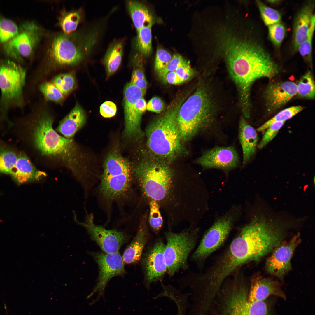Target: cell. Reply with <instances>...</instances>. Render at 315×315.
<instances>
[{"mask_svg": "<svg viewBox=\"0 0 315 315\" xmlns=\"http://www.w3.org/2000/svg\"><path fill=\"white\" fill-rule=\"evenodd\" d=\"M225 289L228 294L222 315H270L267 304L264 301H251L243 273L234 272Z\"/></svg>", "mask_w": 315, "mask_h": 315, "instance_id": "obj_8", "label": "cell"}, {"mask_svg": "<svg viewBox=\"0 0 315 315\" xmlns=\"http://www.w3.org/2000/svg\"><path fill=\"white\" fill-rule=\"evenodd\" d=\"M26 75L25 70L18 64L0 60V106L4 115L10 109L22 105Z\"/></svg>", "mask_w": 315, "mask_h": 315, "instance_id": "obj_9", "label": "cell"}, {"mask_svg": "<svg viewBox=\"0 0 315 315\" xmlns=\"http://www.w3.org/2000/svg\"><path fill=\"white\" fill-rule=\"evenodd\" d=\"M40 90L47 100L60 103L64 99V96L52 83L46 82L40 86Z\"/></svg>", "mask_w": 315, "mask_h": 315, "instance_id": "obj_40", "label": "cell"}, {"mask_svg": "<svg viewBox=\"0 0 315 315\" xmlns=\"http://www.w3.org/2000/svg\"><path fill=\"white\" fill-rule=\"evenodd\" d=\"M187 62L186 60L179 54H174L160 78L162 79L168 72L175 71L178 68L185 64Z\"/></svg>", "mask_w": 315, "mask_h": 315, "instance_id": "obj_44", "label": "cell"}, {"mask_svg": "<svg viewBox=\"0 0 315 315\" xmlns=\"http://www.w3.org/2000/svg\"><path fill=\"white\" fill-rule=\"evenodd\" d=\"M152 25L144 27L137 31L136 47L142 56H148L151 52Z\"/></svg>", "mask_w": 315, "mask_h": 315, "instance_id": "obj_30", "label": "cell"}, {"mask_svg": "<svg viewBox=\"0 0 315 315\" xmlns=\"http://www.w3.org/2000/svg\"><path fill=\"white\" fill-rule=\"evenodd\" d=\"M164 107L162 101L160 98L155 97L152 98L148 102L147 104L146 110L159 113L163 110Z\"/></svg>", "mask_w": 315, "mask_h": 315, "instance_id": "obj_47", "label": "cell"}, {"mask_svg": "<svg viewBox=\"0 0 315 315\" xmlns=\"http://www.w3.org/2000/svg\"><path fill=\"white\" fill-rule=\"evenodd\" d=\"M36 119L32 134L35 147L44 155L60 161L82 181L81 156L73 139L60 135L53 129V118L47 113Z\"/></svg>", "mask_w": 315, "mask_h": 315, "instance_id": "obj_4", "label": "cell"}, {"mask_svg": "<svg viewBox=\"0 0 315 315\" xmlns=\"http://www.w3.org/2000/svg\"><path fill=\"white\" fill-rule=\"evenodd\" d=\"M148 202L150 209L148 219L149 224L153 232L157 234L162 226V217L160 206L157 202L153 200H150Z\"/></svg>", "mask_w": 315, "mask_h": 315, "instance_id": "obj_36", "label": "cell"}, {"mask_svg": "<svg viewBox=\"0 0 315 315\" xmlns=\"http://www.w3.org/2000/svg\"><path fill=\"white\" fill-rule=\"evenodd\" d=\"M19 27L9 19L0 17V43L4 44L18 32Z\"/></svg>", "mask_w": 315, "mask_h": 315, "instance_id": "obj_35", "label": "cell"}, {"mask_svg": "<svg viewBox=\"0 0 315 315\" xmlns=\"http://www.w3.org/2000/svg\"><path fill=\"white\" fill-rule=\"evenodd\" d=\"M183 102L182 99L172 103L146 131L147 146L150 152L158 160L166 163L186 152L176 122L177 113Z\"/></svg>", "mask_w": 315, "mask_h": 315, "instance_id": "obj_5", "label": "cell"}, {"mask_svg": "<svg viewBox=\"0 0 315 315\" xmlns=\"http://www.w3.org/2000/svg\"><path fill=\"white\" fill-rule=\"evenodd\" d=\"M239 138L242 150L243 164H245L256 152L258 136L255 129L243 116L239 121Z\"/></svg>", "mask_w": 315, "mask_h": 315, "instance_id": "obj_23", "label": "cell"}, {"mask_svg": "<svg viewBox=\"0 0 315 315\" xmlns=\"http://www.w3.org/2000/svg\"><path fill=\"white\" fill-rule=\"evenodd\" d=\"M116 104L110 101H106L103 103L100 107V113L104 117L109 118L114 116L117 112Z\"/></svg>", "mask_w": 315, "mask_h": 315, "instance_id": "obj_45", "label": "cell"}, {"mask_svg": "<svg viewBox=\"0 0 315 315\" xmlns=\"http://www.w3.org/2000/svg\"><path fill=\"white\" fill-rule=\"evenodd\" d=\"M296 95L298 96L311 99L314 98V81L310 72H308L303 75L296 84Z\"/></svg>", "mask_w": 315, "mask_h": 315, "instance_id": "obj_31", "label": "cell"}, {"mask_svg": "<svg viewBox=\"0 0 315 315\" xmlns=\"http://www.w3.org/2000/svg\"><path fill=\"white\" fill-rule=\"evenodd\" d=\"M198 235L197 229L192 228L179 233L165 232L166 243L164 256L167 272L170 277L180 270L188 268V258L195 246Z\"/></svg>", "mask_w": 315, "mask_h": 315, "instance_id": "obj_10", "label": "cell"}, {"mask_svg": "<svg viewBox=\"0 0 315 315\" xmlns=\"http://www.w3.org/2000/svg\"><path fill=\"white\" fill-rule=\"evenodd\" d=\"M315 19L314 15L312 18L306 37L299 46L297 50L302 56L309 61H311L312 58V45L315 29Z\"/></svg>", "mask_w": 315, "mask_h": 315, "instance_id": "obj_39", "label": "cell"}, {"mask_svg": "<svg viewBox=\"0 0 315 315\" xmlns=\"http://www.w3.org/2000/svg\"><path fill=\"white\" fill-rule=\"evenodd\" d=\"M172 56L167 50L157 49L154 62V69L159 78L171 60Z\"/></svg>", "mask_w": 315, "mask_h": 315, "instance_id": "obj_41", "label": "cell"}, {"mask_svg": "<svg viewBox=\"0 0 315 315\" xmlns=\"http://www.w3.org/2000/svg\"><path fill=\"white\" fill-rule=\"evenodd\" d=\"M165 246L162 239L158 238L144 255L141 265L147 286L161 280L167 272L164 256Z\"/></svg>", "mask_w": 315, "mask_h": 315, "instance_id": "obj_16", "label": "cell"}, {"mask_svg": "<svg viewBox=\"0 0 315 315\" xmlns=\"http://www.w3.org/2000/svg\"><path fill=\"white\" fill-rule=\"evenodd\" d=\"M257 3L262 19L266 25L269 26L279 22L281 16L278 11L260 1H257Z\"/></svg>", "mask_w": 315, "mask_h": 315, "instance_id": "obj_38", "label": "cell"}, {"mask_svg": "<svg viewBox=\"0 0 315 315\" xmlns=\"http://www.w3.org/2000/svg\"><path fill=\"white\" fill-rule=\"evenodd\" d=\"M147 216L145 214L141 217L136 236L123 253L122 257L124 263H136L141 259L143 251L150 237Z\"/></svg>", "mask_w": 315, "mask_h": 315, "instance_id": "obj_20", "label": "cell"}, {"mask_svg": "<svg viewBox=\"0 0 315 315\" xmlns=\"http://www.w3.org/2000/svg\"><path fill=\"white\" fill-rule=\"evenodd\" d=\"M76 222L87 230L91 238L99 246L103 252L111 253L119 252L121 246L126 243L127 238L122 232L114 230H107L96 225L93 215H88L84 222H79L76 216Z\"/></svg>", "mask_w": 315, "mask_h": 315, "instance_id": "obj_15", "label": "cell"}, {"mask_svg": "<svg viewBox=\"0 0 315 315\" xmlns=\"http://www.w3.org/2000/svg\"><path fill=\"white\" fill-rule=\"evenodd\" d=\"M10 174L20 184L39 180L46 176L45 172L37 169L28 157L23 153L18 155Z\"/></svg>", "mask_w": 315, "mask_h": 315, "instance_id": "obj_22", "label": "cell"}, {"mask_svg": "<svg viewBox=\"0 0 315 315\" xmlns=\"http://www.w3.org/2000/svg\"><path fill=\"white\" fill-rule=\"evenodd\" d=\"M142 56L140 54H137L134 56L133 60L134 68L130 82L146 92L147 82L143 69Z\"/></svg>", "mask_w": 315, "mask_h": 315, "instance_id": "obj_32", "label": "cell"}, {"mask_svg": "<svg viewBox=\"0 0 315 315\" xmlns=\"http://www.w3.org/2000/svg\"><path fill=\"white\" fill-rule=\"evenodd\" d=\"M313 6L312 4L306 5L298 15L294 24L293 34V47L297 50L300 44L307 36L313 15Z\"/></svg>", "mask_w": 315, "mask_h": 315, "instance_id": "obj_25", "label": "cell"}, {"mask_svg": "<svg viewBox=\"0 0 315 315\" xmlns=\"http://www.w3.org/2000/svg\"><path fill=\"white\" fill-rule=\"evenodd\" d=\"M285 122H277L272 124L267 129L262 139L258 145V149H261L276 136Z\"/></svg>", "mask_w": 315, "mask_h": 315, "instance_id": "obj_42", "label": "cell"}, {"mask_svg": "<svg viewBox=\"0 0 315 315\" xmlns=\"http://www.w3.org/2000/svg\"><path fill=\"white\" fill-rule=\"evenodd\" d=\"M297 94L296 84L291 81L272 82L269 84L263 97L268 111L280 108Z\"/></svg>", "mask_w": 315, "mask_h": 315, "instance_id": "obj_19", "label": "cell"}, {"mask_svg": "<svg viewBox=\"0 0 315 315\" xmlns=\"http://www.w3.org/2000/svg\"><path fill=\"white\" fill-rule=\"evenodd\" d=\"M229 74L238 89L243 115L249 116L250 94L253 83L262 78L270 79L279 72L277 64L261 45L257 43L243 57L226 63Z\"/></svg>", "mask_w": 315, "mask_h": 315, "instance_id": "obj_3", "label": "cell"}, {"mask_svg": "<svg viewBox=\"0 0 315 315\" xmlns=\"http://www.w3.org/2000/svg\"><path fill=\"white\" fill-rule=\"evenodd\" d=\"M85 113L77 103L74 108L60 123L56 130L64 137L71 138L84 125L86 121Z\"/></svg>", "mask_w": 315, "mask_h": 315, "instance_id": "obj_24", "label": "cell"}, {"mask_svg": "<svg viewBox=\"0 0 315 315\" xmlns=\"http://www.w3.org/2000/svg\"><path fill=\"white\" fill-rule=\"evenodd\" d=\"M123 50V44L121 42L114 43L108 49L103 61L107 77L114 73L120 66Z\"/></svg>", "mask_w": 315, "mask_h": 315, "instance_id": "obj_28", "label": "cell"}, {"mask_svg": "<svg viewBox=\"0 0 315 315\" xmlns=\"http://www.w3.org/2000/svg\"><path fill=\"white\" fill-rule=\"evenodd\" d=\"M142 195L148 201L155 200L164 210L170 225L186 220L189 206V184L177 179L164 162L144 160L134 170Z\"/></svg>", "mask_w": 315, "mask_h": 315, "instance_id": "obj_1", "label": "cell"}, {"mask_svg": "<svg viewBox=\"0 0 315 315\" xmlns=\"http://www.w3.org/2000/svg\"><path fill=\"white\" fill-rule=\"evenodd\" d=\"M299 235L279 245L267 260L265 268L269 274L282 279L291 269V259L300 242Z\"/></svg>", "mask_w": 315, "mask_h": 315, "instance_id": "obj_17", "label": "cell"}, {"mask_svg": "<svg viewBox=\"0 0 315 315\" xmlns=\"http://www.w3.org/2000/svg\"><path fill=\"white\" fill-rule=\"evenodd\" d=\"M127 6L137 31L144 27L153 24V17L145 4L137 1L130 0L127 2Z\"/></svg>", "mask_w": 315, "mask_h": 315, "instance_id": "obj_26", "label": "cell"}, {"mask_svg": "<svg viewBox=\"0 0 315 315\" xmlns=\"http://www.w3.org/2000/svg\"><path fill=\"white\" fill-rule=\"evenodd\" d=\"M18 157L15 152L11 150H0V172L10 174Z\"/></svg>", "mask_w": 315, "mask_h": 315, "instance_id": "obj_37", "label": "cell"}, {"mask_svg": "<svg viewBox=\"0 0 315 315\" xmlns=\"http://www.w3.org/2000/svg\"><path fill=\"white\" fill-rule=\"evenodd\" d=\"M52 82L64 96L71 92L76 85L75 77L72 73L59 75L53 78Z\"/></svg>", "mask_w": 315, "mask_h": 315, "instance_id": "obj_34", "label": "cell"}, {"mask_svg": "<svg viewBox=\"0 0 315 315\" xmlns=\"http://www.w3.org/2000/svg\"><path fill=\"white\" fill-rule=\"evenodd\" d=\"M175 71L183 82L190 79L194 74V70L188 62L178 68Z\"/></svg>", "mask_w": 315, "mask_h": 315, "instance_id": "obj_46", "label": "cell"}, {"mask_svg": "<svg viewBox=\"0 0 315 315\" xmlns=\"http://www.w3.org/2000/svg\"><path fill=\"white\" fill-rule=\"evenodd\" d=\"M235 215L233 213H228L214 222L204 234L192 259L202 261L222 245L232 229Z\"/></svg>", "mask_w": 315, "mask_h": 315, "instance_id": "obj_12", "label": "cell"}, {"mask_svg": "<svg viewBox=\"0 0 315 315\" xmlns=\"http://www.w3.org/2000/svg\"><path fill=\"white\" fill-rule=\"evenodd\" d=\"M216 106L210 89L203 85L183 103L176 116L183 142L190 140L199 132L212 126L216 119Z\"/></svg>", "mask_w": 315, "mask_h": 315, "instance_id": "obj_6", "label": "cell"}, {"mask_svg": "<svg viewBox=\"0 0 315 315\" xmlns=\"http://www.w3.org/2000/svg\"><path fill=\"white\" fill-rule=\"evenodd\" d=\"M239 158L232 146L216 147L204 152L196 163L205 168L230 169L238 165Z\"/></svg>", "mask_w": 315, "mask_h": 315, "instance_id": "obj_18", "label": "cell"}, {"mask_svg": "<svg viewBox=\"0 0 315 315\" xmlns=\"http://www.w3.org/2000/svg\"><path fill=\"white\" fill-rule=\"evenodd\" d=\"M132 172L130 164L117 152H111L106 157L102 175L113 176Z\"/></svg>", "mask_w": 315, "mask_h": 315, "instance_id": "obj_27", "label": "cell"}, {"mask_svg": "<svg viewBox=\"0 0 315 315\" xmlns=\"http://www.w3.org/2000/svg\"><path fill=\"white\" fill-rule=\"evenodd\" d=\"M272 240L263 231L250 223L243 227L229 247L208 271L196 275L207 290H217L241 266L257 261L270 252Z\"/></svg>", "mask_w": 315, "mask_h": 315, "instance_id": "obj_2", "label": "cell"}, {"mask_svg": "<svg viewBox=\"0 0 315 315\" xmlns=\"http://www.w3.org/2000/svg\"><path fill=\"white\" fill-rule=\"evenodd\" d=\"M274 295L285 299L279 283L270 278L257 276L251 280L248 299L251 301H264L269 296Z\"/></svg>", "mask_w": 315, "mask_h": 315, "instance_id": "obj_21", "label": "cell"}, {"mask_svg": "<svg viewBox=\"0 0 315 315\" xmlns=\"http://www.w3.org/2000/svg\"><path fill=\"white\" fill-rule=\"evenodd\" d=\"M79 10H63L58 18V25L63 33L70 34L75 32L80 21Z\"/></svg>", "mask_w": 315, "mask_h": 315, "instance_id": "obj_29", "label": "cell"}, {"mask_svg": "<svg viewBox=\"0 0 315 315\" xmlns=\"http://www.w3.org/2000/svg\"><path fill=\"white\" fill-rule=\"evenodd\" d=\"M43 35L42 29L35 22H24L19 26L16 35L4 45V51L12 59L21 62L22 58L33 55Z\"/></svg>", "mask_w": 315, "mask_h": 315, "instance_id": "obj_11", "label": "cell"}, {"mask_svg": "<svg viewBox=\"0 0 315 315\" xmlns=\"http://www.w3.org/2000/svg\"><path fill=\"white\" fill-rule=\"evenodd\" d=\"M146 92L130 82L127 83L123 90L124 114V135L127 137L137 138L141 134V123L142 115L137 111L136 102L144 97Z\"/></svg>", "mask_w": 315, "mask_h": 315, "instance_id": "obj_14", "label": "cell"}, {"mask_svg": "<svg viewBox=\"0 0 315 315\" xmlns=\"http://www.w3.org/2000/svg\"><path fill=\"white\" fill-rule=\"evenodd\" d=\"M304 108L300 106H292L283 109L278 112L274 117L262 125L257 130L262 132L266 130L273 123L277 122H285L297 114Z\"/></svg>", "mask_w": 315, "mask_h": 315, "instance_id": "obj_33", "label": "cell"}, {"mask_svg": "<svg viewBox=\"0 0 315 315\" xmlns=\"http://www.w3.org/2000/svg\"><path fill=\"white\" fill-rule=\"evenodd\" d=\"M81 35L75 32L55 36L46 51L47 63L55 67L71 66L79 63L89 52L95 40L94 34L86 38Z\"/></svg>", "mask_w": 315, "mask_h": 315, "instance_id": "obj_7", "label": "cell"}, {"mask_svg": "<svg viewBox=\"0 0 315 315\" xmlns=\"http://www.w3.org/2000/svg\"><path fill=\"white\" fill-rule=\"evenodd\" d=\"M92 255L98 265L99 274L97 283L92 292L87 297L90 298L95 293L98 295L90 303L92 305L102 297L104 299L106 286L113 277L122 276L125 273L122 257L119 252L115 253L93 252Z\"/></svg>", "mask_w": 315, "mask_h": 315, "instance_id": "obj_13", "label": "cell"}, {"mask_svg": "<svg viewBox=\"0 0 315 315\" xmlns=\"http://www.w3.org/2000/svg\"><path fill=\"white\" fill-rule=\"evenodd\" d=\"M285 31L284 25L279 22L269 26V37L271 41L276 46L280 45L282 42Z\"/></svg>", "mask_w": 315, "mask_h": 315, "instance_id": "obj_43", "label": "cell"}, {"mask_svg": "<svg viewBox=\"0 0 315 315\" xmlns=\"http://www.w3.org/2000/svg\"><path fill=\"white\" fill-rule=\"evenodd\" d=\"M161 79L166 82L172 85H178L183 83L175 71L168 72Z\"/></svg>", "mask_w": 315, "mask_h": 315, "instance_id": "obj_48", "label": "cell"}]
</instances>
